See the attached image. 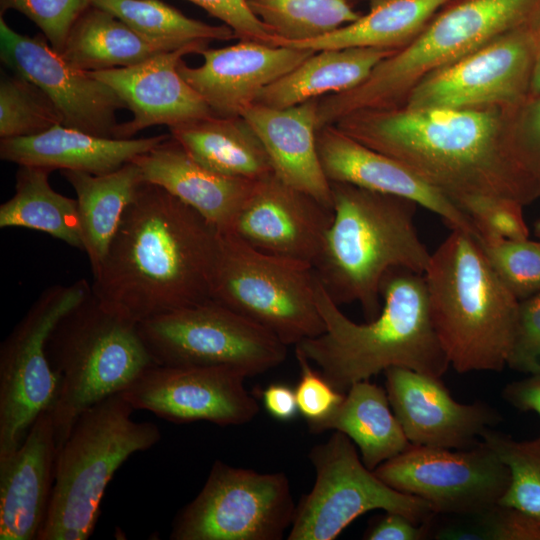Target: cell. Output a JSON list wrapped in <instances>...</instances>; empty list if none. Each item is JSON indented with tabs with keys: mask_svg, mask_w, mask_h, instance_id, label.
Listing matches in <instances>:
<instances>
[{
	"mask_svg": "<svg viewBox=\"0 0 540 540\" xmlns=\"http://www.w3.org/2000/svg\"><path fill=\"white\" fill-rule=\"evenodd\" d=\"M50 172L41 167L19 166L15 193L0 206V228L40 231L83 250L77 201L50 186Z\"/></svg>",
	"mask_w": 540,
	"mask_h": 540,
	"instance_id": "cell-32",
	"label": "cell"
},
{
	"mask_svg": "<svg viewBox=\"0 0 540 540\" xmlns=\"http://www.w3.org/2000/svg\"><path fill=\"white\" fill-rule=\"evenodd\" d=\"M512 138L522 165L540 179V95L513 111Z\"/></svg>",
	"mask_w": 540,
	"mask_h": 540,
	"instance_id": "cell-45",
	"label": "cell"
},
{
	"mask_svg": "<svg viewBox=\"0 0 540 540\" xmlns=\"http://www.w3.org/2000/svg\"><path fill=\"white\" fill-rule=\"evenodd\" d=\"M246 378L243 371L228 366L154 364L121 394L134 410H146L170 422L239 426L259 412L258 402L244 385Z\"/></svg>",
	"mask_w": 540,
	"mask_h": 540,
	"instance_id": "cell-16",
	"label": "cell"
},
{
	"mask_svg": "<svg viewBox=\"0 0 540 540\" xmlns=\"http://www.w3.org/2000/svg\"><path fill=\"white\" fill-rule=\"evenodd\" d=\"M220 232L163 188L144 182L91 289L108 308L140 323L211 299Z\"/></svg>",
	"mask_w": 540,
	"mask_h": 540,
	"instance_id": "cell-2",
	"label": "cell"
},
{
	"mask_svg": "<svg viewBox=\"0 0 540 540\" xmlns=\"http://www.w3.org/2000/svg\"><path fill=\"white\" fill-rule=\"evenodd\" d=\"M535 45L528 24L508 31L424 77L403 106L512 110L529 97Z\"/></svg>",
	"mask_w": 540,
	"mask_h": 540,
	"instance_id": "cell-15",
	"label": "cell"
},
{
	"mask_svg": "<svg viewBox=\"0 0 540 540\" xmlns=\"http://www.w3.org/2000/svg\"><path fill=\"white\" fill-rule=\"evenodd\" d=\"M317 105L318 99L286 108L254 102L240 115L261 140L273 173L333 209L331 183L317 151Z\"/></svg>",
	"mask_w": 540,
	"mask_h": 540,
	"instance_id": "cell-24",
	"label": "cell"
},
{
	"mask_svg": "<svg viewBox=\"0 0 540 540\" xmlns=\"http://www.w3.org/2000/svg\"><path fill=\"white\" fill-rule=\"evenodd\" d=\"M311 264L263 253L231 233H220L211 299L264 327L284 344L320 335Z\"/></svg>",
	"mask_w": 540,
	"mask_h": 540,
	"instance_id": "cell-9",
	"label": "cell"
},
{
	"mask_svg": "<svg viewBox=\"0 0 540 540\" xmlns=\"http://www.w3.org/2000/svg\"><path fill=\"white\" fill-rule=\"evenodd\" d=\"M455 0H369L370 9L356 21L316 39L277 46L319 51L344 48L400 50L444 7Z\"/></svg>",
	"mask_w": 540,
	"mask_h": 540,
	"instance_id": "cell-31",
	"label": "cell"
},
{
	"mask_svg": "<svg viewBox=\"0 0 540 540\" xmlns=\"http://www.w3.org/2000/svg\"><path fill=\"white\" fill-rule=\"evenodd\" d=\"M169 130L190 156L214 172L249 181L273 172L261 140L241 115L214 114Z\"/></svg>",
	"mask_w": 540,
	"mask_h": 540,
	"instance_id": "cell-27",
	"label": "cell"
},
{
	"mask_svg": "<svg viewBox=\"0 0 540 540\" xmlns=\"http://www.w3.org/2000/svg\"><path fill=\"white\" fill-rule=\"evenodd\" d=\"M428 537V522L417 523L403 514L387 511L374 517L363 534V539L367 540H423Z\"/></svg>",
	"mask_w": 540,
	"mask_h": 540,
	"instance_id": "cell-46",
	"label": "cell"
},
{
	"mask_svg": "<svg viewBox=\"0 0 540 540\" xmlns=\"http://www.w3.org/2000/svg\"><path fill=\"white\" fill-rule=\"evenodd\" d=\"M423 275L432 324L450 366L458 373L502 371L520 300L494 272L477 239L451 230Z\"/></svg>",
	"mask_w": 540,
	"mask_h": 540,
	"instance_id": "cell-5",
	"label": "cell"
},
{
	"mask_svg": "<svg viewBox=\"0 0 540 540\" xmlns=\"http://www.w3.org/2000/svg\"><path fill=\"white\" fill-rule=\"evenodd\" d=\"M481 440L509 469V486L499 504L522 512L540 525V435L518 441L489 428Z\"/></svg>",
	"mask_w": 540,
	"mask_h": 540,
	"instance_id": "cell-36",
	"label": "cell"
},
{
	"mask_svg": "<svg viewBox=\"0 0 540 540\" xmlns=\"http://www.w3.org/2000/svg\"><path fill=\"white\" fill-rule=\"evenodd\" d=\"M374 473L387 485L428 503L436 515L466 516L498 504L510 473L482 440L467 449L412 445L379 465Z\"/></svg>",
	"mask_w": 540,
	"mask_h": 540,
	"instance_id": "cell-14",
	"label": "cell"
},
{
	"mask_svg": "<svg viewBox=\"0 0 540 540\" xmlns=\"http://www.w3.org/2000/svg\"><path fill=\"white\" fill-rule=\"evenodd\" d=\"M507 366L528 375L540 373V292L520 301Z\"/></svg>",
	"mask_w": 540,
	"mask_h": 540,
	"instance_id": "cell-42",
	"label": "cell"
},
{
	"mask_svg": "<svg viewBox=\"0 0 540 540\" xmlns=\"http://www.w3.org/2000/svg\"><path fill=\"white\" fill-rule=\"evenodd\" d=\"M62 174L77 196L83 251L93 272L103 261L128 206L146 181L134 161L100 175L70 170Z\"/></svg>",
	"mask_w": 540,
	"mask_h": 540,
	"instance_id": "cell-29",
	"label": "cell"
},
{
	"mask_svg": "<svg viewBox=\"0 0 540 540\" xmlns=\"http://www.w3.org/2000/svg\"><path fill=\"white\" fill-rule=\"evenodd\" d=\"M309 430L344 433L358 447L362 462L372 471L411 446L391 408L386 389L369 380L351 385L335 411Z\"/></svg>",
	"mask_w": 540,
	"mask_h": 540,
	"instance_id": "cell-30",
	"label": "cell"
},
{
	"mask_svg": "<svg viewBox=\"0 0 540 540\" xmlns=\"http://www.w3.org/2000/svg\"><path fill=\"white\" fill-rule=\"evenodd\" d=\"M333 220L313 265L337 305L358 302L367 321L378 316L380 286L394 268L424 273L431 253L416 225L411 200L330 182Z\"/></svg>",
	"mask_w": 540,
	"mask_h": 540,
	"instance_id": "cell-4",
	"label": "cell"
},
{
	"mask_svg": "<svg viewBox=\"0 0 540 540\" xmlns=\"http://www.w3.org/2000/svg\"><path fill=\"white\" fill-rule=\"evenodd\" d=\"M540 0H455L356 87L318 99L317 129L365 109L404 105L428 74L528 23Z\"/></svg>",
	"mask_w": 540,
	"mask_h": 540,
	"instance_id": "cell-6",
	"label": "cell"
},
{
	"mask_svg": "<svg viewBox=\"0 0 540 540\" xmlns=\"http://www.w3.org/2000/svg\"><path fill=\"white\" fill-rule=\"evenodd\" d=\"M132 161L140 167L146 182L192 207L220 233L229 230L254 183L208 169L171 135Z\"/></svg>",
	"mask_w": 540,
	"mask_h": 540,
	"instance_id": "cell-25",
	"label": "cell"
},
{
	"mask_svg": "<svg viewBox=\"0 0 540 540\" xmlns=\"http://www.w3.org/2000/svg\"><path fill=\"white\" fill-rule=\"evenodd\" d=\"M384 375L391 408L412 445L467 449L502 420L487 403L457 402L438 377L403 367Z\"/></svg>",
	"mask_w": 540,
	"mask_h": 540,
	"instance_id": "cell-19",
	"label": "cell"
},
{
	"mask_svg": "<svg viewBox=\"0 0 540 540\" xmlns=\"http://www.w3.org/2000/svg\"><path fill=\"white\" fill-rule=\"evenodd\" d=\"M162 52L113 14L91 6L72 26L60 54L74 67L95 72L135 65Z\"/></svg>",
	"mask_w": 540,
	"mask_h": 540,
	"instance_id": "cell-33",
	"label": "cell"
},
{
	"mask_svg": "<svg viewBox=\"0 0 540 540\" xmlns=\"http://www.w3.org/2000/svg\"><path fill=\"white\" fill-rule=\"evenodd\" d=\"M90 292L86 279L47 287L1 343L0 456L18 448L35 420L52 408L58 379L47 358V338Z\"/></svg>",
	"mask_w": 540,
	"mask_h": 540,
	"instance_id": "cell-12",
	"label": "cell"
},
{
	"mask_svg": "<svg viewBox=\"0 0 540 540\" xmlns=\"http://www.w3.org/2000/svg\"><path fill=\"white\" fill-rule=\"evenodd\" d=\"M1 60L39 87L63 117V125L99 137L115 138L116 113L125 102L90 72L67 62L45 36L17 33L0 18Z\"/></svg>",
	"mask_w": 540,
	"mask_h": 540,
	"instance_id": "cell-17",
	"label": "cell"
},
{
	"mask_svg": "<svg viewBox=\"0 0 540 540\" xmlns=\"http://www.w3.org/2000/svg\"><path fill=\"white\" fill-rule=\"evenodd\" d=\"M230 27L239 40L276 46L277 36L251 11L247 0H188Z\"/></svg>",
	"mask_w": 540,
	"mask_h": 540,
	"instance_id": "cell-44",
	"label": "cell"
},
{
	"mask_svg": "<svg viewBox=\"0 0 540 540\" xmlns=\"http://www.w3.org/2000/svg\"><path fill=\"white\" fill-rule=\"evenodd\" d=\"M94 0H0L1 13L13 9L28 17L42 31L51 47L61 53L76 20Z\"/></svg>",
	"mask_w": 540,
	"mask_h": 540,
	"instance_id": "cell-40",
	"label": "cell"
},
{
	"mask_svg": "<svg viewBox=\"0 0 540 540\" xmlns=\"http://www.w3.org/2000/svg\"><path fill=\"white\" fill-rule=\"evenodd\" d=\"M492 269L520 301L540 292V241L477 239Z\"/></svg>",
	"mask_w": 540,
	"mask_h": 540,
	"instance_id": "cell-38",
	"label": "cell"
},
{
	"mask_svg": "<svg viewBox=\"0 0 540 540\" xmlns=\"http://www.w3.org/2000/svg\"><path fill=\"white\" fill-rule=\"evenodd\" d=\"M514 110L401 106L358 110L333 125L398 160L451 199L485 195L525 206L540 198V179L515 151Z\"/></svg>",
	"mask_w": 540,
	"mask_h": 540,
	"instance_id": "cell-1",
	"label": "cell"
},
{
	"mask_svg": "<svg viewBox=\"0 0 540 540\" xmlns=\"http://www.w3.org/2000/svg\"><path fill=\"white\" fill-rule=\"evenodd\" d=\"M296 504L284 472L216 460L197 496L174 518L172 540H281Z\"/></svg>",
	"mask_w": 540,
	"mask_h": 540,
	"instance_id": "cell-13",
	"label": "cell"
},
{
	"mask_svg": "<svg viewBox=\"0 0 540 540\" xmlns=\"http://www.w3.org/2000/svg\"><path fill=\"white\" fill-rule=\"evenodd\" d=\"M58 124L63 125L61 113L39 87L18 74H2L1 139L37 135Z\"/></svg>",
	"mask_w": 540,
	"mask_h": 540,
	"instance_id": "cell-37",
	"label": "cell"
},
{
	"mask_svg": "<svg viewBox=\"0 0 540 540\" xmlns=\"http://www.w3.org/2000/svg\"><path fill=\"white\" fill-rule=\"evenodd\" d=\"M93 6L113 14L165 52L195 43L236 38L226 24L210 25L189 18L160 0H94Z\"/></svg>",
	"mask_w": 540,
	"mask_h": 540,
	"instance_id": "cell-34",
	"label": "cell"
},
{
	"mask_svg": "<svg viewBox=\"0 0 540 540\" xmlns=\"http://www.w3.org/2000/svg\"><path fill=\"white\" fill-rule=\"evenodd\" d=\"M300 378L295 387L299 413L308 428L327 419L344 399L345 393L334 388L320 371L311 367L304 354L295 349Z\"/></svg>",
	"mask_w": 540,
	"mask_h": 540,
	"instance_id": "cell-41",
	"label": "cell"
},
{
	"mask_svg": "<svg viewBox=\"0 0 540 540\" xmlns=\"http://www.w3.org/2000/svg\"><path fill=\"white\" fill-rule=\"evenodd\" d=\"M57 452L53 421L46 411L18 448L0 456L1 540H38L51 502Z\"/></svg>",
	"mask_w": 540,
	"mask_h": 540,
	"instance_id": "cell-23",
	"label": "cell"
},
{
	"mask_svg": "<svg viewBox=\"0 0 540 540\" xmlns=\"http://www.w3.org/2000/svg\"><path fill=\"white\" fill-rule=\"evenodd\" d=\"M251 11L279 40L301 42L325 36L362 14L350 0H247Z\"/></svg>",
	"mask_w": 540,
	"mask_h": 540,
	"instance_id": "cell-35",
	"label": "cell"
},
{
	"mask_svg": "<svg viewBox=\"0 0 540 540\" xmlns=\"http://www.w3.org/2000/svg\"><path fill=\"white\" fill-rule=\"evenodd\" d=\"M535 45V63L529 92V99L540 95V4L528 21Z\"/></svg>",
	"mask_w": 540,
	"mask_h": 540,
	"instance_id": "cell-49",
	"label": "cell"
},
{
	"mask_svg": "<svg viewBox=\"0 0 540 540\" xmlns=\"http://www.w3.org/2000/svg\"><path fill=\"white\" fill-rule=\"evenodd\" d=\"M46 354L58 379L49 411L58 449L82 412L121 393L155 364L138 323L105 306L92 289L53 327Z\"/></svg>",
	"mask_w": 540,
	"mask_h": 540,
	"instance_id": "cell-7",
	"label": "cell"
},
{
	"mask_svg": "<svg viewBox=\"0 0 540 540\" xmlns=\"http://www.w3.org/2000/svg\"><path fill=\"white\" fill-rule=\"evenodd\" d=\"M262 403L270 416L279 421H290L297 415L295 389L284 383H272L262 392Z\"/></svg>",
	"mask_w": 540,
	"mask_h": 540,
	"instance_id": "cell-48",
	"label": "cell"
},
{
	"mask_svg": "<svg viewBox=\"0 0 540 540\" xmlns=\"http://www.w3.org/2000/svg\"><path fill=\"white\" fill-rule=\"evenodd\" d=\"M208 43H195L162 52L135 65L90 72L125 102L133 118L118 124L116 139H131L155 125L169 128L214 115L205 100L178 71L183 57L200 53Z\"/></svg>",
	"mask_w": 540,
	"mask_h": 540,
	"instance_id": "cell-20",
	"label": "cell"
},
{
	"mask_svg": "<svg viewBox=\"0 0 540 540\" xmlns=\"http://www.w3.org/2000/svg\"><path fill=\"white\" fill-rule=\"evenodd\" d=\"M168 137L105 138L58 124L37 135L1 139L0 158L19 166L100 175L120 168Z\"/></svg>",
	"mask_w": 540,
	"mask_h": 540,
	"instance_id": "cell-26",
	"label": "cell"
},
{
	"mask_svg": "<svg viewBox=\"0 0 540 540\" xmlns=\"http://www.w3.org/2000/svg\"><path fill=\"white\" fill-rule=\"evenodd\" d=\"M153 362L170 366H228L253 377L287 357L273 333L209 299L138 323Z\"/></svg>",
	"mask_w": 540,
	"mask_h": 540,
	"instance_id": "cell-10",
	"label": "cell"
},
{
	"mask_svg": "<svg viewBox=\"0 0 540 540\" xmlns=\"http://www.w3.org/2000/svg\"><path fill=\"white\" fill-rule=\"evenodd\" d=\"M394 50L380 48L324 49L264 88L256 103L274 108L295 106L350 90L363 82Z\"/></svg>",
	"mask_w": 540,
	"mask_h": 540,
	"instance_id": "cell-28",
	"label": "cell"
},
{
	"mask_svg": "<svg viewBox=\"0 0 540 540\" xmlns=\"http://www.w3.org/2000/svg\"><path fill=\"white\" fill-rule=\"evenodd\" d=\"M380 295L383 306L378 316L358 324L317 282L316 303L325 331L302 340L295 349L343 393L391 367L438 378L450 367L432 324L424 275L391 269L382 279Z\"/></svg>",
	"mask_w": 540,
	"mask_h": 540,
	"instance_id": "cell-3",
	"label": "cell"
},
{
	"mask_svg": "<svg viewBox=\"0 0 540 540\" xmlns=\"http://www.w3.org/2000/svg\"><path fill=\"white\" fill-rule=\"evenodd\" d=\"M308 457L315 482L296 504L288 540H334L359 516L376 509L417 523L436 515L426 501L393 489L368 469L356 445L340 431L313 446Z\"/></svg>",
	"mask_w": 540,
	"mask_h": 540,
	"instance_id": "cell-11",
	"label": "cell"
},
{
	"mask_svg": "<svg viewBox=\"0 0 540 540\" xmlns=\"http://www.w3.org/2000/svg\"><path fill=\"white\" fill-rule=\"evenodd\" d=\"M133 411L117 393L80 414L58 449L51 502L38 540H86L93 534L116 471L161 438L156 424L134 421Z\"/></svg>",
	"mask_w": 540,
	"mask_h": 540,
	"instance_id": "cell-8",
	"label": "cell"
},
{
	"mask_svg": "<svg viewBox=\"0 0 540 540\" xmlns=\"http://www.w3.org/2000/svg\"><path fill=\"white\" fill-rule=\"evenodd\" d=\"M471 219L477 239L524 240L529 229L523 205L517 201L485 195H460L452 199Z\"/></svg>",
	"mask_w": 540,
	"mask_h": 540,
	"instance_id": "cell-39",
	"label": "cell"
},
{
	"mask_svg": "<svg viewBox=\"0 0 540 540\" xmlns=\"http://www.w3.org/2000/svg\"><path fill=\"white\" fill-rule=\"evenodd\" d=\"M315 51L239 40L234 45L202 50L204 62L189 67L181 60L178 71L205 100L215 115L238 116L259 93L283 77Z\"/></svg>",
	"mask_w": 540,
	"mask_h": 540,
	"instance_id": "cell-22",
	"label": "cell"
},
{
	"mask_svg": "<svg viewBox=\"0 0 540 540\" xmlns=\"http://www.w3.org/2000/svg\"><path fill=\"white\" fill-rule=\"evenodd\" d=\"M352 2V0H350Z\"/></svg>",
	"mask_w": 540,
	"mask_h": 540,
	"instance_id": "cell-51",
	"label": "cell"
},
{
	"mask_svg": "<svg viewBox=\"0 0 540 540\" xmlns=\"http://www.w3.org/2000/svg\"><path fill=\"white\" fill-rule=\"evenodd\" d=\"M332 220V208L272 172L254 181L225 233L263 253L313 266Z\"/></svg>",
	"mask_w": 540,
	"mask_h": 540,
	"instance_id": "cell-18",
	"label": "cell"
},
{
	"mask_svg": "<svg viewBox=\"0 0 540 540\" xmlns=\"http://www.w3.org/2000/svg\"><path fill=\"white\" fill-rule=\"evenodd\" d=\"M317 151L330 182L411 200L440 216L451 230L478 232L467 214L445 193L430 185L398 160L371 149L335 125L317 131Z\"/></svg>",
	"mask_w": 540,
	"mask_h": 540,
	"instance_id": "cell-21",
	"label": "cell"
},
{
	"mask_svg": "<svg viewBox=\"0 0 540 540\" xmlns=\"http://www.w3.org/2000/svg\"><path fill=\"white\" fill-rule=\"evenodd\" d=\"M480 540H540V525L501 504L472 515Z\"/></svg>",
	"mask_w": 540,
	"mask_h": 540,
	"instance_id": "cell-43",
	"label": "cell"
},
{
	"mask_svg": "<svg viewBox=\"0 0 540 540\" xmlns=\"http://www.w3.org/2000/svg\"><path fill=\"white\" fill-rule=\"evenodd\" d=\"M502 396L520 411H533L540 417V373L530 374L505 386Z\"/></svg>",
	"mask_w": 540,
	"mask_h": 540,
	"instance_id": "cell-47",
	"label": "cell"
},
{
	"mask_svg": "<svg viewBox=\"0 0 540 540\" xmlns=\"http://www.w3.org/2000/svg\"><path fill=\"white\" fill-rule=\"evenodd\" d=\"M534 232L538 240L540 241V218H538L534 223Z\"/></svg>",
	"mask_w": 540,
	"mask_h": 540,
	"instance_id": "cell-50",
	"label": "cell"
}]
</instances>
